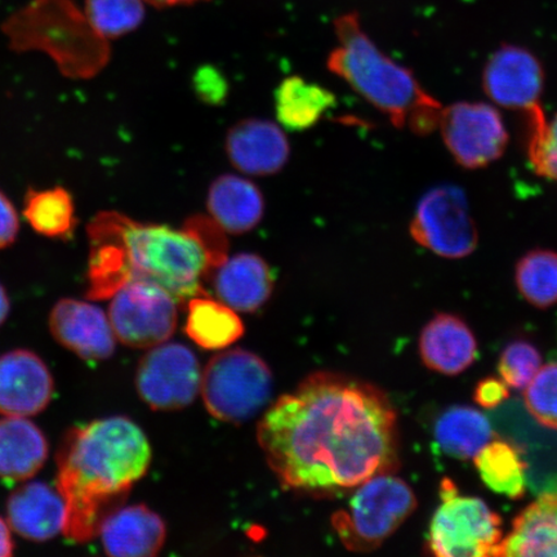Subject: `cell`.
<instances>
[{
  "mask_svg": "<svg viewBox=\"0 0 557 557\" xmlns=\"http://www.w3.org/2000/svg\"><path fill=\"white\" fill-rule=\"evenodd\" d=\"M434 438L444 455L470 459L493 441V429L490 420L480 410L468 406H453L438 416Z\"/></svg>",
  "mask_w": 557,
  "mask_h": 557,
  "instance_id": "cell-25",
  "label": "cell"
},
{
  "mask_svg": "<svg viewBox=\"0 0 557 557\" xmlns=\"http://www.w3.org/2000/svg\"><path fill=\"white\" fill-rule=\"evenodd\" d=\"M2 33L12 51L44 52L69 78H92L110 59L108 39L74 0H30L4 21Z\"/></svg>",
  "mask_w": 557,
  "mask_h": 557,
  "instance_id": "cell-4",
  "label": "cell"
},
{
  "mask_svg": "<svg viewBox=\"0 0 557 557\" xmlns=\"http://www.w3.org/2000/svg\"><path fill=\"white\" fill-rule=\"evenodd\" d=\"M336 107V97L330 89L301 78L289 76L275 92L277 122L290 132L310 129Z\"/></svg>",
  "mask_w": 557,
  "mask_h": 557,
  "instance_id": "cell-24",
  "label": "cell"
},
{
  "mask_svg": "<svg viewBox=\"0 0 557 557\" xmlns=\"http://www.w3.org/2000/svg\"><path fill=\"white\" fill-rule=\"evenodd\" d=\"M417 508L412 487L394 472L380 473L357 486L332 525L352 553H372L398 531Z\"/></svg>",
  "mask_w": 557,
  "mask_h": 557,
  "instance_id": "cell-6",
  "label": "cell"
},
{
  "mask_svg": "<svg viewBox=\"0 0 557 557\" xmlns=\"http://www.w3.org/2000/svg\"><path fill=\"white\" fill-rule=\"evenodd\" d=\"M208 212L230 234H244L259 226L264 214V199L252 181L224 174L209 187Z\"/></svg>",
  "mask_w": 557,
  "mask_h": 557,
  "instance_id": "cell-22",
  "label": "cell"
},
{
  "mask_svg": "<svg viewBox=\"0 0 557 557\" xmlns=\"http://www.w3.org/2000/svg\"><path fill=\"white\" fill-rule=\"evenodd\" d=\"M177 299L159 285L132 281L111 296L109 320L122 344L151 348L176 331Z\"/></svg>",
  "mask_w": 557,
  "mask_h": 557,
  "instance_id": "cell-10",
  "label": "cell"
},
{
  "mask_svg": "<svg viewBox=\"0 0 557 557\" xmlns=\"http://www.w3.org/2000/svg\"><path fill=\"white\" fill-rule=\"evenodd\" d=\"M473 458L480 478L490 490L511 499L524 497L527 463L517 445L492 441Z\"/></svg>",
  "mask_w": 557,
  "mask_h": 557,
  "instance_id": "cell-27",
  "label": "cell"
},
{
  "mask_svg": "<svg viewBox=\"0 0 557 557\" xmlns=\"http://www.w3.org/2000/svg\"><path fill=\"white\" fill-rule=\"evenodd\" d=\"M541 367L539 348L525 341H515L500 354L498 371L508 387L524 389Z\"/></svg>",
  "mask_w": 557,
  "mask_h": 557,
  "instance_id": "cell-33",
  "label": "cell"
},
{
  "mask_svg": "<svg viewBox=\"0 0 557 557\" xmlns=\"http://www.w3.org/2000/svg\"><path fill=\"white\" fill-rule=\"evenodd\" d=\"M50 330L61 346L85 360H107L115 351L116 337L109 317L94 304L60 299L51 311Z\"/></svg>",
  "mask_w": 557,
  "mask_h": 557,
  "instance_id": "cell-15",
  "label": "cell"
},
{
  "mask_svg": "<svg viewBox=\"0 0 557 557\" xmlns=\"http://www.w3.org/2000/svg\"><path fill=\"white\" fill-rule=\"evenodd\" d=\"M83 12L104 39L135 32L146 15L144 0H86Z\"/></svg>",
  "mask_w": 557,
  "mask_h": 557,
  "instance_id": "cell-30",
  "label": "cell"
},
{
  "mask_svg": "<svg viewBox=\"0 0 557 557\" xmlns=\"http://www.w3.org/2000/svg\"><path fill=\"white\" fill-rule=\"evenodd\" d=\"M528 158L539 176L557 184V113L547 120L542 108L528 114Z\"/></svg>",
  "mask_w": 557,
  "mask_h": 557,
  "instance_id": "cell-31",
  "label": "cell"
},
{
  "mask_svg": "<svg viewBox=\"0 0 557 557\" xmlns=\"http://www.w3.org/2000/svg\"><path fill=\"white\" fill-rule=\"evenodd\" d=\"M421 359L430 371L461 374L478 358V341L468 324L451 313H437L424 325L420 343Z\"/></svg>",
  "mask_w": 557,
  "mask_h": 557,
  "instance_id": "cell-17",
  "label": "cell"
},
{
  "mask_svg": "<svg viewBox=\"0 0 557 557\" xmlns=\"http://www.w3.org/2000/svg\"><path fill=\"white\" fill-rule=\"evenodd\" d=\"M215 295L235 311L253 312L268 302L274 277L267 261L253 253H239L215 268Z\"/></svg>",
  "mask_w": 557,
  "mask_h": 557,
  "instance_id": "cell-20",
  "label": "cell"
},
{
  "mask_svg": "<svg viewBox=\"0 0 557 557\" xmlns=\"http://www.w3.org/2000/svg\"><path fill=\"white\" fill-rule=\"evenodd\" d=\"M257 438L287 490L324 497L399 469L398 418L369 383L318 373L263 416Z\"/></svg>",
  "mask_w": 557,
  "mask_h": 557,
  "instance_id": "cell-1",
  "label": "cell"
},
{
  "mask_svg": "<svg viewBox=\"0 0 557 557\" xmlns=\"http://www.w3.org/2000/svg\"><path fill=\"white\" fill-rule=\"evenodd\" d=\"M121 240L128 283H154L177 301L197 297L201 283L220 267L186 226L141 224L122 214Z\"/></svg>",
  "mask_w": 557,
  "mask_h": 557,
  "instance_id": "cell-5",
  "label": "cell"
},
{
  "mask_svg": "<svg viewBox=\"0 0 557 557\" xmlns=\"http://www.w3.org/2000/svg\"><path fill=\"white\" fill-rule=\"evenodd\" d=\"M517 287L534 308L547 309L557 304V252L534 249L517 264Z\"/></svg>",
  "mask_w": 557,
  "mask_h": 557,
  "instance_id": "cell-29",
  "label": "cell"
},
{
  "mask_svg": "<svg viewBox=\"0 0 557 557\" xmlns=\"http://www.w3.org/2000/svg\"><path fill=\"white\" fill-rule=\"evenodd\" d=\"M441 499L429 528L426 548L431 555L505 556L503 520L483 499L462 496L450 479L441 484Z\"/></svg>",
  "mask_w": 557,
  "mask_h": 557,
  "instance_id": "cell-7",
  "label": "cell"
},
{
  "mask_svg": "<svg viewBox=\"0 0 557 557\" xmlns=\"http://www.w3.org/2000/svg\"><path fill=\"white\" fill-rule=\"evenodd\" d=\"M24 215L35 233L50 239L72 238L78 224L72 194L60 186L27 190Z\"/></svg>",
  "mask_w": 557,
  "mask_h": 557,
  "instance_id": "cell-28",
  "label": "cell"
},
{
  "mask_svg": "<svg viewBox=\"0 0 557 557\" xmlns=\"http://www.w3.org/2000/svg\"><path fill=\"white\" fill-rule=\"evenodd\" d=\"M410 233L420 246L449 260L470 256L479 242L468 198L451 185L437 186L424 194L416 208Z\"/></svg>",
  "mask_w": 557,
  "mask_h": 557,
  "instance_id": "cell-9",
  "label": "cell"
},
{
  "mask_svg": "<svg viewBox=\"0 0 557 557\" xmlns=\"http://www.w3.org/2000/svg\"><path fill=\"white\" fill-rule=\"evenodd\" d=\"M15 547L9 522L0 518V557L12 556L15 553Z\"/></svg>",
  "mask_w": 557,
  "mask_h": 557,
  "instance_id": "cell-37",
  "label": "cell"
},
{
  "mask_svg": "<svg viewBox=\"0 0 557 557\" xmlns=\"http://www.w3.org/2000/svg\"><path fill=\"white\" fill-rule=\"evenodd\" d=\"M226 152L236 170L249 176H273L288 163L290 146L277 124L249 117L230 128Z\"/></svg>",
  "mask_w": 557,
  "mask_h": 557,
  "instance_id": "cell-16",
  "label": "cell"
},
{
  "mask_svg": "<svg viewBox=\"0 0 557 557\" xmlns=\"http://www.w3.org/2000/svg\"><path fill=\"white\" fill-rule=\"evenodd\" d=\"M273 385V374L261 358L235 348L209 361L200 393L208 412L218 420L243 423L267 406Z\"/></svg>",
  "mask_w": 557,
  "mask_h": 557,
  "instance_id": "cell-8",
  "label": "cell"
},
{
  "mask_svg": "<svg viewBox=\"0 0 557 557\" xmlns=\"http://www.w3.org/2000/svg\"><path fill=\"white\" fill-rule=\"evenodd\" d=\"M54 380L39 355L18 348L0 355V413L29 418L50 406Z\"/></svg>",
  "mask_w": 557,
  "mask_h": 557,
  "instance_id": "cell-14",
  "label": "cell"
},
{
  "mask_svg": "<svg viewBox=\"0 0 557 557\" xmlns=\"http://www.w3.org/2000/svg\"><path fill=\"white\" fill-rule=\"evenodd\" d=\"M524 403L535 421L557 430V361L540 368L525 387Z\"/></svg>",
  "mask_w": 557,
  "mask_h": 557,
  "instance_id": "cell-32",
  "label": "cell"
},
{
  "mask_svg": "<svg viewBox=\"0 0 557 557\" xmlns=\"http://www.w3.org/2000/svg\"><path fill=\"white\" fill-rule=\"evenodd\" d=\"M50 445L29 418L4 416L0 420V479L26 482L44 469Z\"/></svg>",
  "mask_w": 557,
  "mask_h": 557,
  "instance_id": "cell-21",
  "label": "cell"
},
{
  "mask_svg": "<svg viewBox=\"0 0 557 557\" xmlns=\"http://www.w3.org/2000/svg\"><path fill=\"white\" fill-rule=\"evenodd\" d=\"M483 87L486 96L498 107L529 114L542 108L545 70L537 55L527 48L506 45L487 60Z\"/></svg>",
  "mask_w": 557,
  "mask_h": 557,
  "instance_id": "cell-13",
  "label": "cell"
},
{
  "mask_svg": "<svg viewBox=\"0 0 557 557\" xmlns=\"http://www.w3.org/2000/svg\"><path fill=\"white\" fill-rule=\"evenodd\" d=\"M55 490L65 504L62 533L88 542L148 472V437L125 417H108L69 431L58 457Z\"/></svg>",
  "mask_w": 557,
  "mask_h": 557,
  "instance_id": "cell-2",
  "label": "cell"
},
{
  "mask_svg": "<svg viewBox=\"0 0 557 557\" xmlns=\"http://www.w3.org/2000/svg\"><path fill=\"white\" fill-rule=\"evenodd\" d=\"M20 232L18 213L15 206L0 191V250L9 248L17 239Z\"/></svg>",
  "mask_w": 557,
  "mask_h": 557,
  "instance_id": "cell-35",
  "label": "cell"
},
{
  "mask_svg": "<svg viewBox=\"0 0 557 557\" xmlns=\"http://www.w3.org/2000/svg\"><path fill=\"white\" fill-rule=\"evenodd\" d=\"M11 311V302L9 294H7L5 288L2 284H0V326L5 323L7 318H9Z\"/></svg>",
  "mask_w": 557,
  "mask_h": 557,
  "instance_id": "cell-38",
  "label": "cell"
},
{
  "mask_svg": "<svg viewBox=\"0 0 557 557\" xmlns=\"http://www.w3.org/2000/svg\"><path fill=\"white\" fill-rule=\"evenodd\" d=\"M554 354L556 355V358H557V348H556V350H555V352H554Z\"/></svg>",
  "mask_w": 557,
  "mask_h": 557,
  "instance_id": "cell-40",
  "label": "cell"
},
{
  "mask_svg": "<svg viewBox=\"0 0 557 557\" xmlns=\"http://www.w3.org/2000/svg\"><path fill=\"white\" fill-rule=\"evenodd\" d=\"M146 3L158 7V9H169V7L189 5L205 0H145Z\"/></svg>",
  "mask_w": 557,
  "mask_h": 557,
  "instance_id": "cell-39",
  "label": "cell"
},
{
  "mask_svg": "<svg viewBox=\"0 0 557 557\" xmlns=\"http://www.w3.org/2000/svg\"><path fill=\"white\" fill-rule=\"evenodd\" d=\"M510 396V388L503 380L487 377L478 383L473 399L480 407L492 409L500 406Z\"/></svg>",
  "mask_w": 557,
  "mask_h": 557,
  "instance_id": "cell-36",
  "label": "cell"
},
{
  "mask_svg": "<svg viewBox=\"0 0 557 557\" xmlns=\"http://www.w3.org/2000/svg\"><path fill=\"white\" fill-rule=\"evenodd\" d=\"M436 129L451 157L468 170L496 162L508 144L503 116L485 102H457L443 108Z\"/></svg>",
  "mask_w": 557,
  "mask_h": 557,
  "instance_id": "cell-11",
  "label": "cell"
},
{
  "mask_svg": "<svg viewBox=\"0 0 557 557\" xmlns=\"http://www.w3.org/2000/svg\"><path fill=\"white\" fill-rule=\"evenodd\" d=\"M338 46L331 52L329 69L344 79L396 127L417 135L437 128L442 103L422 88L409 69L383 53L361 27L358 13L334 21Z\"/></svg>",
  "mask_w": 557,
  "mask_h": 557,
  "instance_id": "cell-3",
  "label": "cell"
},
{
  "mask_svg": "<svg viewBox=\"0 0 557 557\" xmlns=\"http://www.w3.org/2000/svg\"><path fill=\"white\" fill-rule=\"evenodd\" d=\"M505 556L557 557V492L542 494L513 519Z\"/></svg>",
  "mask_w": 557,
  "mask_h": 557,
  "instance_id": "cell-23",
  "label": "cell"
},
{
  "mask_svg": "<svg viewBox=\"0 0 557 557\" xmlns=\"http://www.w3.org/2000/svg\"><path fill=\"white\" fill-rule=\"evenodd\" d=\"M104 552L113 557H151L163 548L166 528L162 518L144 505L117 508L99 533Z\"/></svg>",
  "mask_w": 557,
  "mask_h": 557,
  "instance_id": "cell-18",
  "label": "cell"
},
{
  "mask_svg": "<svg viewBox=\"0 0 557 557\" xmlns=\"http://www.w3.org/2000/svg\"><path fill=\"white\" fill-rule=\"evenodd\" d=\"M194 86L201 100L207 103H220L227 95V83L218 70L205 66L194 76Z\"/></svg>",
  "mask_w": 557,
  "mask_h": 557,
  "instance_id": "cell-34",
  "label": "cell"
},
{
  "mask_svg": "<svg viewBox=\"0 0 557 557\" xmlns=\"http://www.w3.org/2000/svg\"><path fill=\"white\" fill-rule=\"evenodd\" d=\"M186 334L206 350H224L238 341L244 325L238 313L224 302L193 297L187 310Z\"/></svg>",
  "mask_w": 557,
  "mask_h": 557,
  "instance_id": "cell-26",
  "label": "cell"
},
{
  "mask_svg": "<svg viewBox=\"0 0 557 557\" xmlns=\"http://www.w3.org/2000/svg\"><path fill=\"white\" fill-rule=\"evenodd\" d=\"M201 374L198 358L189 347L163 343L151 347L141 359L136 387L152 409H183L200 393Z\"/></svg>",
  "mask_w": 557,
  "mask_h": 557,
  "instance_id": "cell-12",
  "label": "cell"
},
{
  "mask_svg": "<svg viewBox=\"0 0 557 557\" xmlns=\"http://www.w3.org/2000/svg\"><path fill=\"white\" fill-rule=\"evenodd\" d=\"M64 520V499L46 483L18 486L7 500V522L25 540L50 541L62 532Z\"/></svg>",
  "mask_w": 557,
  "mask_h": 557,
  "instance_id": "cell-19",
  "label": "cell"
}]
</instances>
